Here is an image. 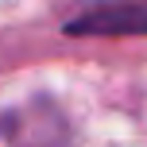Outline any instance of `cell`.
Segmentation results:
<instances>
[{
    "mask_svg": "<svg viewBox=\"0 0 147 147\" xmlns=\"http://www.w3.org/2000/svg\"><path fill=\"white\" fill-rule=\"evenodd\" d=\"M66 35H147V0L97 4L62 23Z\"/></svg>",
    "mask_w": 147,
    "mask_h": 147,
    "instance_id": "obj_1",
    "label": "cell"
}]
</instances>
